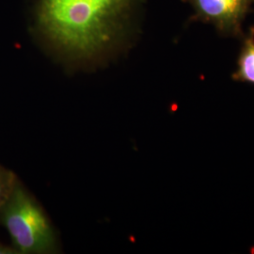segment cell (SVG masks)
Masks as SVG:
<instances>
[{
    "mask_svg": "<svg viewBox=\"0 0 254 254\" xmlns=\"http://www.w3.org/2000/svg\"><path fill=\"white\" fill-rule=\"evenodd\" d=\"M140 0H40L37 27L60 58L96 64L127 38Z\"/></svg>",
    "mask_w": 254,
    "mask_h": 254,
    "instance_id": "6da1fadb",
    "label": "cell"
},
{
    "mask_svg": "<svg viewBox=\"0 0 254 254\" xmlns=\"http://www.w3.org/2000/svg\"><path fill=\"white\" fill-rule=\"evenodd\" d=\"M0 224L7 230L19 254H55L61 251L53 222L19 178L0 209Z\"/></svg>",
    "mask_w": 254,
    "mask_h": 254,
    "instance_id": "7a4b0ae2",
    "label": "cell"
},
{
    "mask_svg": "<svg viewBox=\"0 0 254 254\" xmlns=\"http://www.w3.org/2000/svg\"><path fill=\"white\" fill-rule=\"evenodd\" d=\"M194 10L195 21L212 25L222 36L241 39L243 23L254 0H182Z\"/></svg>",
    "mask_w": 254,
    "mask_h": 254,
    "instance_id": "3957f363",
    "label": "cell"
},
{
    "mask_svg": "<svg viewBox=\"0 0 254 254\" xmlns=\"http://www.w3.org/2000/svg\"><path fill=\"white\" fill-rule=\"evenodd\" d=\"M242 44L236 61L233 80L254 85V27L241 38Z\"/></svg>",
    "mask_w": 254,
    "mask_h": 254,
    "instance_id": "277c9868",
    "label": "cell"
},
{
    "mask_svg": "<svg viewBox=\"0 0 254 254\" xmlns=\"http://www.w3.org/2000/svg\"><path fill=\"white\" fill-rule=\"evenodd\" d=\"M17 179L12 171L0 165V209L8 200Z\"/></svg>",
    "mask_w": 254,
    "mask_h": 254,
    "instance_id": "5b68a950",
    "label": "cell"
},
{
    "mask_svg": "<svg viewBox=\"0 0 254 254\" xmlns=\"http://www.w3.org/2000/svg\"><path fill=\"white\" fill-rule=\"evenodd\" d=\"M0 254H19L18 252L11 246L4 245L0 242Z\"/></svg>",
    "mask_w": 254,
    "mask_h": 254,
    "instance_id": "8992f818",
    "label": "cell"
}]
</instances>
